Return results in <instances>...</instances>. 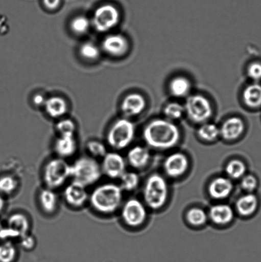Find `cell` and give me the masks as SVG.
Wrapping results in <instances>:
<instances>
[{
    "instance_id": "1",
    "label": "cell",
    "mask_w": 261,
    "mask_h": 262,
    "mask_svg": "<svg viewBox=\"0 0 261 262\" xmlns=\"http://www.w3.org/2000/svg\"><path fill=\"white\" fill-rule=\"evenodd\" d=\"M143 138L151 147L168 150L179 142L180 132L172 121L168 119H155L145 127Z\"/></svg>"
},
{
    "instance_id": "2",
    "label": "cell",
    "mask_w": 261,
    "mask_h": 262,
    "mask_svg": "<svg viewBox=\"0 0 261 262\" xmlns=\"http://www.w3.org/2000/svg\"><path fill=\"white\" fill-rule=\"evenodd\" d=\"M123 190L114 183L99 185L89 196L92 208L103 214H111L116 212L122 204Z\"/></svg>"
},
{
    "instance_id": "3",
    "label": "cell",
    "mask_w": 261,
    "mask_h": 262,
    "mask_svg": "<svg viewBox=\"0 0 261 262\" xmlns=\"http://www.w3.org/2000/svg\"><path fill=\"white\" fill-rule=\"evenodd\" d=\"M102 174L101 165L90 156L81 157L71 165V178L85 187L96 184Z\"/></svg>"
},
{
    "instance_id": "4",
    "label": "cell",
    "mask_w": 261,
    "mask_h": 262,
    "mask_svg": "<svg viewBox=\"0 0 261 262\" xmlns=\"http://www.w3.org/2000/svg\"><path fill=\"white\" fill-rule=\"evenodd\" d=\"M168 194V185L163 177L153 174L148 179L144 188V199L151 209L158 210L162 208L167 201Z\"/></svg>"
},
{
    "instance_id": "5",
    "label": "cell",
    "mask_w": 261,
    "mask_h": 262,
    "mask_svg": "<svg viewBox=\"0 0 261 262\" xmlns=\"http://www.w3.org/2000/svg\"><path fill=\"white\" fill-rule=\"evenodd\" d=\"M43 178L48 188H59L71 178V165L65 159L58 158L51 159L45 164Z\"/></svg>"
},
{
    "instance_id": "6",
    "label": "cell",
    "mask_w": 261,
    "mask_h": 262,
    "mask_svg": "<svg viewBox=\"0 0 261 262\" xmlns=\"http://www.w3.org/2000/svg\"><path fill=\"white\" fill-rule=\"evenodd\" d=\"M134 135V124L128 119H120L109 128L107 134V141L112 148L122 150L132 142Z\"/></svg>"
},
{
    "instance_id": "7",
    "label": "cell",
    "mask_w": 261,
    "mask_h": 262,
    "mask_svg": "<svg viewBox=\"0 0 261 262\" xmlns=\"http://www.w3.org/2000/svg\"><path fill=\"white\" fill-rule=\"evenodd\" d=\"M120 20L119 9L111 4H105L94 10L91 23L97 32L106 33L116 27Z\"/></svg>"
},
{
    "instance_id": "8",
    "label": "cell",
    "mask_w": 261,
    "mask_h": 262,
    "mask_svg": "<svg viewBox=\"0 0 261 262\" xmlns=\"http://www.w3.org/2000/svg\"><path fill=\"white\" fill-rule=\"evenodd\" d=\"M184 108L188 119L196 124L206 122L213 113L211 102L206 97L199 94L189 96Z\"/></svg>"
},
{
    "instance_id": "9",
    "label": "cell",
    "mask_w": 261,
    "mask_h": 262,
    "mask_svg": "<svg viewBox=\"0 0 261 262\" xmlns=\"http://www.w3.org/2000/svg\"><path fill=\"white\" fill-rule=\"evenodd\" d=\"M147 215V210L144 205L137 199L129 200L123 206L122 219L129 227H139L145 222Z\"/></svg>"
},
{
    "instance_id": "10",
    "label": "cell",
    "mask_w": 261,
    "mask_h": 262,
    "mask_svg": "<svg viewBox=\"0 0 261 262\" xmlns=\"http://www.w3.org/2000/svg\"><path fill=\"white\" fill-rule=\"evenodd\" d=\"M102 173L110 179H120L125 172L126 163L122 155L117 152H107L101 165Z\"/></svg>"
},
{
    "instance_id": "11",
    "label": "cell",
    "mask_w": 261,
    "mask_h": 262,
    "mask_svg": "<svg viewBox=\"0 0 261 262\" xmlns=\"http://www.w3.org/2000/svg\"><path fill=\"white\" fill-rule=\"evenodd\" d=\"M129 49V41L125 36L118 33L107 35L102 42V50L112 57H122Z\"/></svg>"
},
{
    "instance_id": "12",
    "label": "cell",
    "mask_w": 261,
    "mask_h": 262,
    "mask_svg": "<svg viewBox=\"0 0 261 262\" xmlns=\"http://www.w3.org/2000/svg\"><path fill=\"white\" fill-rule=\"evenodd\" d=\"M86 188L83 185L73 181L64 190L63 196L66 202L76 208L84 206L88 201L89 196Z\"/></svg>"
},
{
    "instance_id": "13",
    "label": "cell",
    "mask_w": 261,
    "mask_h": 262,
    "mask_svg": "<svg viewBox=\"0 0 261 262\" xmlns=\"http://www.w3.org/2000/svg\"><path fill=\"white\" fill-rule=\"evenodd\" d=\"M189 166V161L185 154L174 153L166 158L163 164L165 173L168 176L176 178L185 173Z\"/></svg>"
},
{
    "instance_id": "14",
    "label": "cell",
    "mask_w": 261,
    "mask_h": 262,
    "mask_svg": "<svg viewBox=\"0 0 261 262\" xmlns=\"http://www.w3.org/2000/svg\"><path fill=\"white\" fill-rule=\"evenodd\" d=\"M146 106L147 102L142 95L132 93L127 95L123 100L121 108L125 116L132 117L141 114Z\"/></svg>"
},
{
    "instance_id": "15",
    "label": "cell",
    "mask_w": 261,
    "mask_h": 262,
    "mask_svg": "<svg viewBox=\"0 0 261 262\" xmlns=\"http://www.w3.org/2000/svg\"><path fill=\"white\" fill-rule=\"evenodd\" d=\"M245 130V124L239 117L227 119L220 128V135L226 140H234L239 138Z\"/></svg>"
},
{
    "instance_id": "16",
    "label": "cell",
    "mask_w": 261,
    "mask_h": 262,
    "mask_svg": "<svg viewBox=\"0 0 261 262\" xmlns=\"http://www.w3.org/2000/svg\"><path fill=\"white\" fill-rule=\"evenodd\" d=\"M233 188L231 180L226 177H217L208 187L209 195L213 199L223 200L228 197Z\"/></svg>"
},
{
    "instance_id": "17",
    "label": "cell",
    "mask_w": 261,
    "mask_h": 262,
    "mask_svg": "<svg viewBox=\"0 0 261 262\" xmlns=\"http://www.w3.org/2000/svg\"><path fill=\"white\" fill-rule=\"evenodd\" d=\"M55 150L59 158H70L78 150V143L74 136H60L55 143Z\"/></svg>"
},
{
    "instance_id": "18",
    "label": "cell",
    "mask_w": 261,
    "mask_h": 262,
    "mask_svg": "<svg viewBox=\"0 0 261 262\" xmlns=\"http://www.w3.org/2000/svg\"><path fill=\"white\" fill-rule=\"evenodd\" d=\"M234 215L233 210L228 205H216L209 210V217L215 224L218 225L229 224L233 220Z\"/></svg>"
},
{
    "instance_id": "19",
    "label": "cell",
    "mask_w": 261,
    "mask_h": 262,
    "mask_svg": "<svg viewBox=\"0 0 261 262\" xmlns=\"http://www.w3.org/2000/svg\"><path fill=\"white\" fill-rule=\"evenodd\" d=\"M44 107L49 116L53 119L63 117L68 111L67 102L60 96H53L47 99Z\"/></svg>"
},
{
    "instance_id": "20",
    "label": "cell",
    "mask_w": 261,
    "mask_h": 262,
    "mask_svg": "<svg viewBox=\"0 0 261 262\" xmlns=\"http://www.w3.org/2000/svg\"><path fill=\"white\" fill-rule=\"evenodd\" d=\"M7 227L16 233L18 237L28 234L30 228V223L27 215L21 213H15L10 215L8 220Z\"/></svg>"
},
{
    "instance_id": "21",
    "label": "cell",
    "mask_w": 261,
    "mask_h": 262,
    "mask_svg": "<svg viewBox=\"0 0 261 262\" xmlns=\"http://www.w3.org/2000/svg\"><path fill=\"white\" fill-rule=\"evenodd\" d=\"M150 154L147 148L141 146H135L128 152L127 159L133 168H144L150 161Z\"/></svg>"
},
{
    "instance_id": "22",
    "label": "cell",
    "mask_w": 261,
    "mask_h": 262,
    "mask_svg": "<svg viewBox=\"0 0 261 262\" xmlns=\"http://www.w3.org/2000/svg\"><path fill=\"white\" fill-rule=\"evenodd\" d=\"M257 197L253 193H248L240 197L236 202V210L240 215L247 217L254 214L258 207Z\"/></svg>"
},
{
    "instance_id": "23",
    "label": "cell",
    "mask_w": 261,
    "mask_h": 262,
    "mask_svg": "<svg viewBox=\"0 0 261 262\" xmlns=\"http://www.w3.org/2000/svg\"><path fill=\"white\" fill-rule=\"evenodd\" d=\"M39 202L43 211L48 214H53L57 209L58 196L53 189L48 187L42 190L39 194Z\"/></svg>"
},
{
    "instance_id": "24",
    "label": "cell",
    "mask_w": 261,
    "mask_h": 262,
    "mask_svg": "<svg viewBox=\"0 0 261 262\" xmlns=\"http://www.w3.org/2000/svg\"><path fill=\"white\" fill-rule=\"evenodd\" d=\"M244 101L248 107L258 108L261 106V84L254 83L248 86L243 94Z\"/></svg>"
},
{
    "instance_id": "25",
    "label": "cell",
    "mask_w": 261,
    "mask_h": 262,
    "mask_svg": "<svg viewBox=\"0 0 261 262\" xmlns=\"http://www.w3.org/2000/svg\"><path fill=\"white\" fill-rule=\"evenodd\" d=\"M191 89L190 81L183 76L173 78L170 83L171 94L176 97H184L189 94Z\"/></svg>"
},
{
    "instance_id": "26",
    "label": "cell",
    "mask_w": 261,
    "mask_h": 262,
    "mask_svg": "<svg viewBox=\"0 0 261 262\" xmlns=\"http://www.w3.org/2000/svg\"><path fill=\"white\" fill-rule=\"evenodd\" d=\"M91 26V20L83 15H77L73 18L70 23L72 32L79 36L86 34Z\"/></svg>"
},
{
    "instance_id": "27",
    "label": "cell",
    "mask_w": 261,
    "mask_h": 262,
    "mask_svg": "<svg viewBox=\"0 0 261 262\" xmlns=\"http://www.w3.org/2000/svg\"><path fill=\"white\" fill-rule=\"evenodd\" d=\"M79 55L84 60L94 61L98 60L101 56V50L99 46L92 42L82 43L79 47Z\"/></svg>"
},
{
    "instance_id": "28",
    "label": "cell",
    "mask_w": 261,
    "mask_h": 262,
    "mask_svg": "<svg viewBox=\"0 0 261 262\" xmlns=\"http://www.w3.org/2000/svg\"><path fill=\"white\" fill-rule=\"evenodd\" d=\"M247 168L244 162L234 159L227 164L226 171L230 178L239 179L245 176Z\"/></svg>"
},
{
    "instance_id": "29",
    "label": "cell",
    "mask_w": 261,
    "mask_h": 262,
    "mask_svg": "<svg viewBox=\"0 0 261 262\" xmlns=\"http://www.w3.org/2000/svg\"><path fill=\"white\" fill-rule=\"evenodd\" d=\"M198 136L202 140L207 141L216 140L220 135V129L216 124L206 123L202 125L198 131Z\"/></svg>"
},
{
    "instance_id": "30",
    "label": "cell",
    "mask_w": 261,
    "mask_h": 262,
    "mask_svg": "<svg viewBox=\"0 0 261 262\" xmlns=\"http://www.w3.org/2000/svg\"><path fill=\"white\" fill-rule=\"evenodd\" d=\"M120 179V186L121 187L122 190L127 191H134L135 189H136L139 182V177L134 172L125 171Z\"/></svg>"
},
{
    "instance_id": "31",
    "label": "cell",
    "mask_w": 261,
    "mask_h": 262,
    "mask_svg": "<svg viewBox=\"0 0 261 262\" xmlns=\"http://www.w3.org/2000/svg\"><path fill=\"white\" fill-rule=\"evenodd\" d=\"M16 254V248L11 241H5L0 245V262H12Z\"/></svg>"
},
{
    "instance_id": "32",
    "label": "cell",
    "mask_w": 261,
    "mask_h": 262,
    "mask_svg": "<svg viewBox=\"0 0 261 262\" xmlns=\"http://www.w3.org/2000/svg\"><path fill=\"white\" fill-rule=\"evenodd\" d=\"M163 113L167 119L170 121L180 119L185 114L184 106L176 102H171L166 105Z\"/></svg>"
},
{
    "instance_id": "33",
    "label": "cell",
    "mask_w": 261,
    "mask_h": 262,
    "mask_svg": "<svg viewBox=\"0 0 261 262\" xmlns=\"http://www.w3.org/2000/svg\"><path fill=\"white\" fill-rule=\"evenodd\" d=\"M186 220L191 225L199 227L206 223L207 215L203 209L193 208L186 213Z\"/></svg>"
},
{
    "instance_id": "34",
    "label": "cell",
    "mask_w": 261,
    "mask_h": 262,
    "mask_svg": "<svg viewBox=\"0 0 261 262\" xmlns=\"http://www.w3.org/2000/svg\"><path fill=\"white\" fill-rule=\"evenodd\" d=\"M18 186V181L11 176L0 177V192L5 194H12Z\"/></svg>"
},
{
    "instance_id": "35",
    "label": "cell",
    "mask_w": 261,
    "mask_h": 262,
    "mask_svg": "<svg viewBox=\"0 0 261 262\" xmlns=\"http://www.w3.org/2000/svg\"><path fill=\"white\" fill-rule=\"evenodd\" d=\"M87 150L93 157L92 158H104L107 153L106 145L99 141L92 140L86 145Z\"/></svg>"
},
{
    "instance_id": "36",
    "label": "cell",
    "mask_w": 261,
    "mask_h": 262,
    "mask_svg": "<svg viewBox=\"0 0 261 262\" xmlns=\"http://www.w3.org/2000/svg\"><path fill=\"white\" fill-rule=\"evenodd\" d=\"M56 130L60 133V136H74L76 125L70 119H62L56 124Z\"/></svg>"
},
{
    "instance_id": "37",
    "label": "cell",
    "mask_w": 261,
    "mask_h": 262,
    "mask_svg": "<svg viewBox=\"0 0 261 262\" xmlns=\"http://www.w3.org/2000/svg\"><path fill=\"white\" fill-rule=\"evenodd\" d=\"M241 185L244 191H247L248 193H252L257 187V179L252 174H248L243 177Z\"/></svg>"
},
{
    "instance_id": "38",
    "label": "cell",
    "mask_w": 261,
    "mask_h": 262,
    "mask_svg": "<svg viewBox=\"0 0 261 262\" xmlns=\"http://www.w3.org/2000/svg\"><path fill=\"white\" fill-rule=\"evenodd\" d=\"M248 76L255 81L261 80V63L254 61L250 63L247 69Z\"/></svg>"
},
{
    "instance_id": "39",
    "label": "cell",
    "mask_w": 261,
    "mask_h": 262,
    "mask_svg": "<svg viewBox=\"0 0 261 262\" xmlns=\"http://www.w3.org/2000/svg\"><path fill=\"white\" fill-rule=\"evenodd\" d=\"M20 245L22 248L27 249V250H31L35 245V238L32 235L28 234L23 236L20 238Z\"/></svg>"
},
{
    "instance_id": "40",
    "label": "cell",
    "mask_w": 261,
    "mask_h": 262,
    "mask_svg": "<svg viewBox=\"0 0 261 262\" xmlns=\"http://www.w3.org/2000/svg\"><path fill=\"white\" fill-rule=\"evenodd\" d=\"M62 0H42L44 7L49 10L53 11L60 7Z\"/></svg>"
},
{
    "instance_id": "41",
    "label": "cell",
    "mask_w": 261,
    "mask_h": 262,
    "mask_svg": "<svg viewBox=\"0 0 261 262\" xmlns=\"http://www.w3.org/2000/svg\"><path fill=\"white\" fill-rule=\"evenodd\" d=\"M46 100H47V99H46L43 95L38 94L35 95L34 97H33V102L35 106L37 107H44Z\"/></svg>"
},
{
    "instance_id": "42",
    "label": "cell",
    "mask_w": 261,
    "mask_h": 262,
    "mask_svg": "<svg viewBox=\"0 0 261 262\" xmlns=\"http://www.w3.org/2000/svg\"><path fill=\"white\" fill-rule=\"evenodd\" d=\"M5 200L4 198L2 196L1 194H0V212L2 211L3 210H4L5 207Z\"/></svg>"
},
{
    "instance_id": "43",
    "label": "cell",
    "mask_w": 261,
    "mask_h": 262,
    "mask_svg": "<svg viewBox=\"0 0 261 262\" xmlns=\"http://www.w3.org/2000/svg\"><path fill=\"white\" fill-rule=\"evenodd\" d=\"M3 228H4V227H3V226L2 225L1 223H0V240H2L1 236H2V232Z\"/></svg>"
}]
</instances>
